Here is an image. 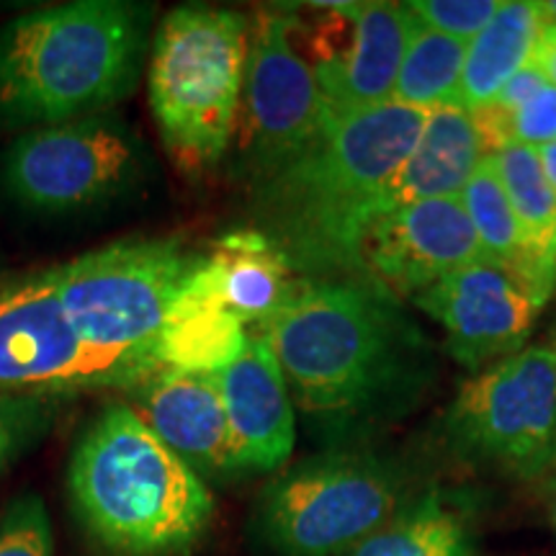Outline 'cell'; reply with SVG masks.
<instances>
[{"label": "cell", "instance_id": "1", "mask_svg": "<svg viewBox=\"0 0 556 556\" xmlns=\"http://www.w3.org/2000/svg\"><path fill=\"white\" fill-rule=\"evenodd\" d=\"M428 111L381 106L328 116L319 135L255 189L261 232L312 274L361 270V245Z\"/></svg>", "mask_w": 556, "mask_h": 556}, {"label": "cell", "instance_id": "2", "mask_svg": "<svg viewBox=\"0 0 556 556\" xmlns=\"http://www.w3.org/2000/svg\"><path fill=\"white\" fill-rule=\"evenodd\" d=\"M261 328L294 407L315 420L392 409L413 397L426 371L422 336L368 278L302 281Z\"/></svg>", "mask_w": 556, "mask_h": 556}, {"label": "cell", "instance_id": "3", "mask_svg": "<svg viewBox=\"0 0 556 556\" xmlns=\"http://www.w3.org/2000/svg\"><path fill=\"white\" fill-rule=\"evenodd\" d=\"M152 5L73 0L0 24V127L39 129L114 111L150 54Z\"/></svg>", "mask_w": 556, "mask_h": 556}, {"label": "cell", "instance_id": "4", "mask_svg": "<svg viewBox=\"0 0 556 556\" xmlns=\"http://www.w3.org/2000/svg\"><path fill=\"white\" fill-rule=\"evenodd\" d=\"M73 510L111 556H186L212 528L214 497L129 402H109L75 441Z\"/></svg>", "mask_w": 556, "mask_h": 556}, {"label": "cell", "instance_id": "5", "mask_svg": "<svg viewBox=\"0 0 556 556\" xmlns=\"http://www.w3.org/2000/svg\"><path fill=\"white\" fill-rule=\"evenodd\" d=\"M245 13L178 5L152 34L148 93L160 139L186 176L217 168L235 137L245 80Z\"/></svg>", "mask_w": 556, "mask_h": 556}, {"label": "cell", "instance_id": "6", "mask_svg": "<svg viewBox=\"0 0 556 556\" xmlns=\"http://www.w3.org/2000/svg\"><path fill=\"white\" fill-rule=\"evenodd\" d=\"M204 255L178 238H135L52 266L75 336L93 351L160 371L152 348Z\"/></svg>", "mask_w": 556, "mask_h": 556}, {"label": "cell", "instance_id": "7", "mask_svg": "<svg viewBox=\"0 0 556 556\" xmlns=\"http://www.w3.org/2000/svg\"><path fill=\"white\" fill-rule=\"evenodd\" d=\"M402 510L394 471L366 454H325L261 495L255 531L278 556H343Z\"/></svg>", "mask_w": 556, "mask_h": 556}, {"label": "cell", "instance_id": "8", "mask_svg": "<svg viewBox=\"0 0 556 556\" xmlns=\"http://www.w3.org/2000/svg\"><path fill=\"white\" fill-rule=\"evenodd\" d=\"M148 176V148L114 111L21 131L0 155V186L34 212L103 206Z\"/></svg>", "mask_w": 556, "mask_h": 556}, {"label": "cell", "instance_id": "9", "mask_svg": "<svg viewBox=\"0 0 556 556\" xmlns=\"http://www.w3.org/2000/svg\"><path fill=\"white\" fill-rule=\"evenodd\" d=\"M451 441L520 477L556 469V345H531L467 381L448 409Z\"/></svg>", "mask_w": 556, "mask_h": 556}, {"label": "cell", "instance_id": "10", "mask_svg": "<svg viewBox=\"0 0 556 556\" xmlns=\"http://www.w3.org/2000/svg\"><path fill=\"white\" fill-rule=\"evenodd\" d=\"M148 366L93 351L62 312L52 268L0 281V394H73L131 389L150 379Z\"/></svg>", "mask_w": 556, "mask_h": 556}, {"label": "cell", "instance_id": "11", "mask_svg": "<svg viewBox=\"0 0 556 556\" xmlns=\"http://www.w3.org/2000/svg\"><path fill=\"white\" fill-rule=\"evenodd\" d=\"M294 37L291 13L263 11L250 26L238 119L240 155L253 184L299 155L325 124L315 65Z\"/></svg>", "mask_w": 556, "mask_h": 556}, {"label": "cell", "instance_id": "12", "mask_svg": "<svg viewBox=\"0 0 556 556\" xmlns=\"http://www.w3.org/2000/svg\"><path fill=\"white\" fill-rule=\"evenodd\" d=\"M484 261L458 197L392 208L368 227L361 270L389 294L415 299L443 276Z\"/></svg>", "mask_w": 556, "mask_h": 556}, {"label": "cell", "instance_id": "13", "mask_svg": "<svg viewBox=\"0 0 556 556\" xmlns=\"http://www.w3.org/2000/svg\"><path fill=\"white\" fill-rule=\"evenodd\" d=\"M413 302L441 325L448 353L467 368L523 351L541 309L516 278L484 261L443 276Z\"/></svg>", "mask_w": 556, "mask_h": 556}, {"label": "cell", "instance_id": "14", "mask_svg": "<svg viewBox=\"0 0 556 556\" xmlns=\"http://www.w3.org/2000/svg\"><path fill=\"white\" fill-rule=\"evenodd\" d=\"M142 422L201 479L242 475L214 374L157 371L129 389Z\"/></svg>", "mask_w": 556, "mask_h": 556}, {"label": "cell", "instance_id": "15", "mask_svg": "<svg viewBox=\"0 0 556 556\" xmlns=\"http://www.w3.org/2000/svg\"><path fill=\"white\" fill-rule=\"evenodd\" d=\"M242 475L274 471L296 443L294 400L263 336H248L238 361L214 374Z\"/></svg>", "mask_w": 556, "mask_h": 556}, {"label": "cell", "instance_id": "16", "mask_svg": "<svg viewBox=\"0 0 556 556\" xmlns=\"http://www.w3.org/2000/svg\"><path fill=\"white\" fill-rule=\"evenodd\" d=\"M409 37L405 3H353L345 47L317 54L325 119L392 101Z\"/></svg>", "mask_w": 556, "mask_h": 556}, {"label": "cell", "instance_id": "17", "mask_svg": "<svg viewBox=\"0 0 556 556\" xmlns=\"http://www.w3.org/2000/svg\"><path fill=\"white\" fill-rule=\"evenodd\" d=\"M248 332L222 302L214 263H204L191 276L165 317L152 348L160 371L217 374L245 351Z\"/></svg>", "mask_w": 556, "mask_h": 556}, {"label": "cell", "instance_id": "18", "mask_svg": "<svg viewBox=\"0 0 556 556\" xmlns=\"http://www.w3.org/2000/svg\"><path fill=\"white\" fill-rule=\"evenodd\" d=\"M482 160V139L469 111L454 103L430 109L415 150L389 180L379 217L415 201L462 197Z\"/></svg>", "mask_w": 556, "mask_h": 556}, {"label": "cell", "instance_id": "19", "mask_svg": "<svg viewBox=\"0 0 556 556\" xmlns=\"http://www.w3.org/2000/svg\"><path fill=\"white\" fill-rule=\"evenodd\" d=\"M206 255L217 270L222 302L242 325L266 323L299 287L287 253L261 229H232Z\"/></svg>", "mask_w": 556, "mask_h": 556}, {"label": "cell", "instance_id": "20", "mask_svg": "<svg viewBox=\"0 0 556 556\" xmlns=\"http://www.w3.org/2000/svg\"><path fill=\"white\" fill-rule=\"evenodd\" d=\"M492 163L523 235L526 289L544 307L556 287V191L548 184L539 150L510 142L492 155Z\"/></svg>", "mask_w": 556, "mask_h": 556}, {"label": "cell", "instance_id": "21", "mask_svg": "<svg viewBox=\"0 0 556 556\" xmlns=\"http://www.w3.org/2000/svg\"><path fill=\"white\" fill-rule=\"evenodd\" d=\"M544 13L533 0H503L495 18L467 45L454 106L477 111L497 99L505 83L531 62Z\"/></svg>", "mask_w": 556, "mask_h": 556}, {"label": "cell", "instance_id": "22", "mask_svg": "<svg viewBox=\"0 0 556 556\" xmlns=\"http://www.w3.org/2000/svg\"><path fill=\"white\" fill-rule=\"evenodd\" d=\"M343 556H477V546L462 507L430 492Z\"/></svg>", "mask_w": 556, "mask_h": 556}, {"label": "cell", "instance_id": "23", "mask_svg": "<svg viewBox=\"0 0 556 556\" xmlns=\"http://www.w3.org/2000/svg\"><path fill=\"white\" fill-rule=\"evenodd\" d=\"M464 60H467V45L464 41L428 29L409 11V37L397 83H394L392 101L422 111L448 106V103L456 101Z\"/></svg>", "mask_w": 556, "mask_h": 556}, {"label": "cell", "instance_id": "24", "mask_svg": "<svg viewBox=\"0 0 556 556\" xmlns=\"http://www.w3.org/2000/svg\"><path fill=\"white\" fill-rule=\"evenodd\" d=\"M464 212L475 227L479 248H482L484 263L505 270L513 276L520 287L526 289L528 281V258L523 235H520L518 219L513 214L510 201L503 189L495 163L492 157H484L469 178V184L462 191ZM528 291V289H526Z\"/></svg>", "mask_w": 556, "mask_h": 556}, {"label": "cell", "instance_id": "25", "mask_svg": "<svg viewBox=\"0 0 556 556\" xmlns=\"http://www.w3.org/2000/svg\"><path fill=\"white\" fill-rule=\"evenodd\" d=\"M67 394H0V475L39 446L58 422Z\"/></svg>", "mask_w": 556, "mask_h": 556}, {"label": "cell", "instance_id": "26", "mask_svg": "<svg viewBox=\"0 0 556 556\" xmlns=\"http://www.w3.org/2000/svg\"><path fill=\"white\" fill-rule=\"evenodd\" d=\"M0 556H54L52 520L37 492L13 497L0 516Z\"/></svg>", "mask_w": 556, "mask_h": 556}, {"label": "cell", "instance_id": "27", "mask_svg": "<svg viewBox=\"0 0 556 556\" xmlns=\"http://www.w3.org/2000/svg\"><path fill=\"white\" fill-rule=\"evenodd\" d=\"M405 5L428 29L469 45L495 18L503 0H413Z\"/></svg>", "mask_w": 556, "mask_h": 556}, {"label": "cell", "instance_id": "28", "mask_svg": "<svg viewBox=\"0 0 556 556\" xmlns=\"http://www.w3.org/2000/svg\"><path fill=\"white\" fill-rule=\"evenodd\" d=\"M507 139L516 144H526L531 150L546 148L556 139V88L546 86L539 90L526 106L507 116Z\"/></svg>", "mask_w": 556, "mask_h": 556}, {"label": "cell", "instance_id": "29", "mask_svg": "<svg viewBox=\"0 0 556 556\" xmlns=\"http://www.w3.org/2000/svg\"><path fill=\"white\" fill-rule=\"evenodd\" d=\"M531 65L544 75L548 86L556 88V24H552V21L546 18L539 31L536 45H533Z\"/></svg>", "mask_w": 556, "mask_h": 556}, {"label": "cell", "instance_id": "30", "mask_svg": "<svg viewBox=\"0 0 556 556\" xmlns=\"http://www.w3.org/2000/svg\"><path fill=\"white\" fill-rule=\"evenodd\" d=\"M539 157H541V165H544V170H546L548 184H552V189L556 191V139L554 142H548L546 148L539 150Z\"/></svg>", "mask_w": 556, "mask_h": 556}, {"label": "cell", "instance_id": "31", "mask_svg": "<svg viewBox=\"0 0 556 556\" xmlns=\"http://www.w3.org/2000/svg\"><path fill=\"white\" fill-rule=\"evenodd\" d=\"M548 513H552V523L556 528V477L548 482Z\"/></svg>", "mask_w": 556, "mask_h": 556}]
</instances>
